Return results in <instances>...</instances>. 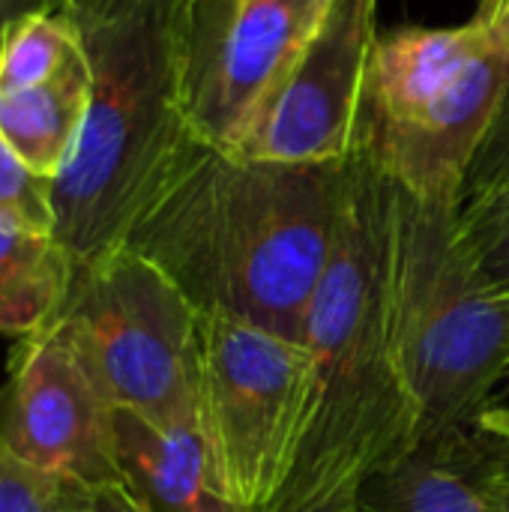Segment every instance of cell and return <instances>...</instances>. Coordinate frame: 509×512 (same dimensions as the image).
<instances>
[{
	"label": "cell",
	"instance_id": "27",
	"mask_svg": "<svg viewBox=\"0 0 509 512\" xmlns=\"http://www.w3.org/2000/svg\"><path fill=\"white\" fill-rule=\"evenodd\" d=\"M492 3H495V0H483V3H480V9H486V6H492Z\"/></svg>",
	"mask_w": 509,
	"mask_h": 512
},
{
	"label": "cell",
	"instance_id": "14",
	"mask_svg": "<svg viewBox=\"0 0 509 512\" xmlns=\"http://www.w3.org/2000/svg\"><path fill=\"white\" fill-rule=\"evenodd\" d=\"M75 261L54 234L0 216V333L33 336L63 315Z\"/></svg>",
	"mask_w": 509,
	"mask_h": 512
},
{
	"label": "cell",
	"instance_id": "18",
	"mask_svg": "<svg viewBox=\"0 0 509 512\" xmlns=\"http://www.w3.org/2000/svg\"><path fill=\"white\" fill-rule=\"evenodd\" d=\"M0 216L54 234L51 180L27 168L3 138H0Z\"/></svg>",
	"mask_w": 509,
	"mask_h": 512
},
{
	"label": "cell",
	"instance_id": "24",
	"mask_svg": "<svg viewBox=\"0 0 509 512\" xmlns=\"http://www.w3.org/2000/svg\"><path fill=\"white\" fill-rule=\"evenodd\" d=\"M93 512H147L123 486H105L93 498Z\"/></svg>",
	"mask_w": 509,
	"mask_h": 512
},
{
	"label": "cell",
	"instance_id": "17",
	"mask_svg": "<svg viewBox=\"0 0 509 512\" xmlns=\"http://www.w3.org/2000/svg\"><path fill=\"white\" fill-rule=\"evenodd\" d=\"M462 243L483 279L509 294V195L483 207L456 210Z\"/></svg>",
	"mask_w": 509,
	"mask_h": 512
},
{
	"label": "cell",
	"instance_id": "4",
	"mask_svg": "<svg viewBox=\"0 0 509 512\" xmlns=\"http://www.w3.org/2000/svg\"><path fill=\"white\" fill-rule=\"evenodd\" d=\"M378 306L420 438L471 429L507 381L509 294L474 267L453 207L420 201L387 180Z\"/></svg>",
	"mask_w": 509,
	"mask_h": 512
},
{
	"label": "cell",
	"instance_id": "3",
	"mask_svg": "<svg viewBox=\"0 0 509 512\" xmlns=\"http://www.w3.org/2000/svg\"><path fill=\"white\" fill-rule=\"evenodd\" d=\"M90 60V102L72 156L51 180L54 237L75 267L126 243L189 147L177 0L75 18Z\"/></svg>",
	"mask_w": 509,
	"mask_h": 512
},
{
	"label": "cell",
	"instance_id": "28",
	"mask_svg": "<svg viewBox=\"0 0 509 512\" xmlns=\"http://www.w3.org/2000/svg\"><path fill=\"white\" fill-rule=\"evenodd\" d=\"M48 6H51V9H57V0H48Z\"/></svg>",
	"mask_w": 509,
	"mask_h": 512
},
{
	"label": "cell",
	"instance_id": "1",
	"mask_svg": "<svg viewBox=\"0 0 509 512\" xmlns=\"http://www.w3.org/2000/svg\"><path fill=\"white\" fill-rule=\"evenodd\" d=\"M345 198L342 165H273L195 141L126 249L156 264L198 315L303 342Z\"/></svg>",
	"mask_w": 509,
	"mask_h": 512
},
{
	"label": "cell",
	"instance_id": "11",
	"mask_svg": "<svg viewBox=\"0 0 509 512\" xmlns=\"http://www.w3.org/2000/svg\"><path fill=\"white\" fill-rule=\"evenodd\" d=\"M114 465L147 512H243L216 492L195 423L162 426L114 411Z\"/></svg>",
	"mask_w": 509,
	"mask_h": 512
},
{
	"label": "cell",
	"instance_id": "8",
	"mask_svg": "<svg viewBox=\"0 0 509 512\" xmlns=\"http://www.w3.org/2000/svg\"><path fill=\"white\" fill-rule=\"evenodd\" d=\"M327 6V0H177L180 93L198 141L237 153Z\"/></svg>",
	"mask_w": 509,
	"mask_h": 512
},
{
	"label": "cell",
	"instance_id": "25",
	"mask_svg": "<svg viewBox=\"0 0 509 512\" xmlns=\"http://www.w3.org/2000/svg\"><path fill=\"white\" fill-rule=\"evenodd\" d=\"M39 9H51L48 0H0V36L15 18H21L27 12H39Z\"/></svg>",
	"mask_w": 509,
	"mask_h": 512
},
{
	"label": "cell",
	"instance_id": "29",
	"mask_svg": "<svg viewBox=\"0 0 509 512\" xmlns=\"http://www.w3.org/2000/svg\"><path fill=\"white\" fill-rule=\"evenodd\" d=\"M504 390H509V369H507V381H504Z\"/></svg>",
	"mask_w": 509,
	"mask_h": 512
},
{
	"label": "cell",
	"instance_id": "26",
	"mask_svg": "<svg viewBox=\"0 0 509 512\" xmlns=\"http://www.w3.org/2000/svg\"><path fill=\"white\" fill-rule=\"evenodd\" d=\"M309 512H357V495L354 498H342V501H333L327 507H318V510Z\"/></svg>",
	"mask_w": 509,
	"mask_h": 512
},
{
	"label": "cell",
	"instance_id": "10",
	"mask_svg": "<svg viewBox=\"0 0 509 512\" xmlns=\"http://www.w3.org/2000/svg\"><path fill=\"white\" fill-rule=\"evenodd\" d=\"M0 444L27 465L90 492L120 486L114 405L60 318L18 339L0 387Z\"/></svg>",
	"mask_w": 509,
	"mask_h": 512
},
{
	"label": "cell",
	"instance_id": "20",
	"mask_svg": "<svg viewBox=\"0 0 509 512\" xmlns=\"http://www.w3.org/2000/svg\"><path fill=\"white\" fill-rule=\"evenodd\" d=\"M483 438V483L492 498L495 512H509V450L504 444Z\"/></svg>",
	"mask_w": 509,
	"mask_h": 512
},
{
	"label": "cell",
	"instance_id": "15",
	"mask_svg": "<svg viewBox=\"0 0 509 512\" xmlns=\"http://www.w3.org/2000/svg\"><path fill=\"white\" fill-rule=\"evenodd\" d=\"M87 54L72 15L39 9L15 18L0 36V93L45 84Z\"/></svg>",
	"mask_w": 509,
	"mask_h": 512
},
{
	"label": "cell",
	"instance_id": "16",
	"mask_svg": "<svg viewBox=\"0 0 509 512\" xmlns=\"http://www.w3.org/2000/svg\"><path fill=\"white\" fill-rule=\"evenodd\" d=\"M96 492L51 477L0 444V512H93Z\"/></svg>",
	"mask_w": 509,
	"mask_h": 512
},
{
	"label": "cell",
	"instance_id": "23",
	"mask_svg": "<svg viewBox=\"0 0 509 512\" xmlns=\"http://www.w3.org/2000/svg\"><path fill=\"white\" fill-rule=\"evenodd\" d=\"M141 3H147V0H57V12L81 18V15H93V12L129 9V6H141Z\"/></svg>",
	"mask_w": 509,
	"mask_h": 512
},
{
	"label": "cell",
	"instance_id": "30",
	"mask_svg": "<svg viewBox=\"0 0 509 512\" xmlns=\"http://www.w3.org/2000/svg\"><path fill=\"white\" fill-rule=\"evenodd\" d=\"M327 3H330V0H327Z\"/></svg>",
	"mask_w": 509,
	"mask_h": 512
},
{
	"label": "cell",
	"instance_id": "9",
	"mask_svg": "<svg viewBox=\"0 0 509 512\" xmlns=\"http://www.w3.org/2000/svg\"><path fill=\"white\" fill-rule=\"evenodd\" d=\"M378 33V0H330L303 51L249 123L237 156L273 165L348 162Z\"/></svg>",
	"mask_w": 509,
	"mask_h": 512
},
{
	"label": "cell",
	"instance_id": "22",
	"mask_svg": "<svg viewBox=\"0 0 509 512\" xmlns=\"http://www.w3.org/2000/svg\"><path fill=\"white\" fill-rule=\"evenodd\" d=\"M474 429L483 432L486 438L504 444L509 450V405H489V408L477 417Z\"/></svg>",
	"mask_w": 509,
	"mask_h": 512
},
{
	"label": "cell",
	"instance_id": "6",
	"mask_svg": "<svg viewBox=\"0 0 509 512\" xmlns=\"http://www.w3.org/2000/svg\"><path fill=\"white\" fill-rule=\"evenodd\" d=\"M312 390V354L270 330L198 315L195 426L216 492L267 512L285 489Z\"/></svg>",
	"mask_w": 509,
	"mask_h": 512
},
{
	"label": "cell",
	"instance_id": "13",
	"mask_svg": "<svg viewBox=\"0 0 509 512\" xmlns=\"http://www.w3.org/2000/svg\"><path fill=\"white\" fill-rule=\"evenodd\" d=\"M87 54L57 78L0 93V138L27 168L54 180L75 150L90 102Z\"/></svg>",
	"mask_w": 509,
	"mask_h": 512
},
{
	"label": "cell",
	"instance_id": "12",
	"mask_svg": "<svg viewBox=\"0 0 509 512\" xmlns=\"http://www.w3.org/2000/svg\"><path fill=\"white\" fill-rule=\"evenodd\" d=\"M357 512H495L483 483V438L459 429L420 438L357 492Z\"/></svg>",
	"mask_w": 509,
	"mask_h": 512
},
{
	"label": "cell",
	"instance_id": "19",
	"mask_svg": "<svg viewBox=\"0 0 509 512\" xmlns=\"http://www.w3.org/2000/svg\"><path fill=\"white\" fill-rule=\"evenodd\" d=\"M509 195V93L504 96L492 129L486 132L477 159L468 171L459 210L483 207Z\"/></svg>",
	"mask_w": 509,
	"mask_h": 512
},
{
	"label": "cell",
	"instance_id": "2",
	"mask_svg": "<svg viewBox=\"0 0 509 512\" xmlns=\"http://www.w3.org/2000/svg\"><path fill=\"white\" fill-rule=\"evenodd\" d=\"M381 192L384 180L351 156L333 252L303 330L312 354L306 426L294 471L267 512H309L354 498L420 441V417L378 306Z\"/></svg>",
	"mask_w": 509,
	"mask_h": 512
},
{
	"label": "cell",
	"instance_id": "5",
	"mask_svg": "<svg viewBox=\"0 0 509 512\" xmlns=\"http://www.w3.org/2000/svg\"><path fill=\"white\" fill-rule=\"evenodd\" d=\"M507 93L509 63L477 18L378 33L354 156L402 192L459 210L468 171Z\"/></svg>",
	"mask_w": 509,
	"mask_h": 512
},
{
	"label": "cell",
	"instance_id": "7",
	"mask_svg": "<svg viewBox=\"0 0 509 512\" xmlns=\"http://www.w3.org/2000/svg\"><path fill=\"white\" fill-rule=\"evenodd\" d=\"M60 321L114 411L195 423L198 312L156 264L120 246L75 267Z\"/></svg>",
	"mask_w": 509,
	"mask_h": 512
},
{
	"label": "cell",
	"instance_id": "21",
	"mask_svg": "<svg viewBox=\"0 0 509 512\" xmlns=\"http://www.w3.org/2000/svg\"><path fill=\"white\" fill-rule=\"evenodd\" d=\"M474 18L486 27L492 48L509 63V0H495L492 6L480 9Z\"/></svg>",
	"mask_w": 509,
	"mask_h": 512
}]
</instances>
